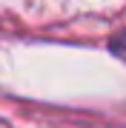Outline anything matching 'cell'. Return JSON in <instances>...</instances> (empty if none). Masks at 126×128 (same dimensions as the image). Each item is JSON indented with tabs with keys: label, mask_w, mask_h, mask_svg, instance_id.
I'll return each instance as SVG.
<instances>
[{
	"label": "cell",
	"mask_w": 126,
	"mask_h": 128,
	"mask_svg": "<svg viewBox=\"0 0 126 128\" xmlns=\"http://www.w3.org/2000/svg\"><path fill=\"white\" fill-rule=\"evenodd\" d=\"M109 46H112V51H115L120 60H126V32L117 34V37H112V43H109Z\"/></svg>",
	"instance_id": "cell-1"
}]
</instances>
